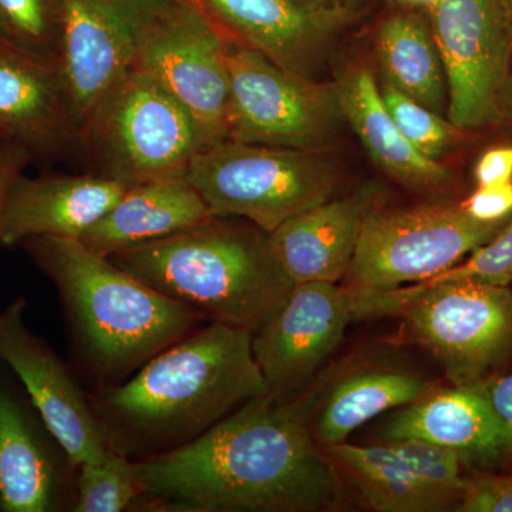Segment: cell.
<instances>
[{
	"mask_svg": "<svg viewBox=\"0 0 512 512\" xmlns=\"http://www.w3.org/2000/svg\"><path fill=\"white\" fill-rule=\"evenodd\" d=\"M134 470L138 507L154 511L318 512L340 495L301 407L269 392Z\"/></svg>",
	"mask_w": 512,
	"mask_h": 512,
	"instance_id": "1",
	"label": "cell"
},
{
	"mask_svg": "<svg viewBox=\"0 0 512 512\" xmlns=\"http://www.w3.org/2000/svg\"><path fill=\"white\" fill-rule=\"evenodd\" d=\"M252 338L249 329L212 322L90 397L109 446L134 461L164 453L268 393Z\"/></svg>",
	"mask_w": 512,
	"mask_h": 512,
	"instance_id": "2",
	"label": "cell"
},
{
	"mask_svg": "<svg viewBox=\"0 0 512 512\" xmlns=\"http://www.w3.org/2000/svg\"><path fill=\"white\" fill-rule=\"evenodd\" d=\"M56 285L80 353L114 383L200 328V312L151 288L79 239L23 242Z\"/></svg>",
	"mask_w": 512,
	"mask_h": 512,
	"instance_id": "3",
	"label": "cell"
},
{
	"mask_svg": "<svg viewBox=\"0 0 512 512\" xmlns=\"http://www.w3.org/2000/svg\"><path fill=\"white\" fill-rule=\"evenodd\" d=\"M109 259L205 319L254 333L284 305L295 286L276 258L271 235L251 222L238 224L228 218H212Z\"/></svg>",
	"mask_w": 512,
	"mask_h": 512,
	"instance_id": "4",
	"label": "cell"
},
{
	"mask_svg": "<svg viewBox=\"0 0 512 512\" xmlns=\"http://www.w3.org/2000/svg\"><path fill=\"white\" fill-rule=\"evenodd\" d=\"M185 177L215 218H242L272 234L330 200L338 175L315 151L225 140L195 154Z\"/></svg>",
	"mask_w": 512,
	"mask_h": 512,
	"instance_id": "5",
	"label": "cell"
},
{
	"mask_svg": "<svg viewBox=\"0 0 512 512\" xmlns=\"http://www.w3.org/2000/svg\"><path fill=\"white\" fill-rule=\"evenodd\" d=\"M362 311L400 313L410 338L439 360L454 386L483 382L512 349L508 286L446 282L363 292Z\"/></svg>",
	"mask_w": 512,
	"mask_h": 512,
	"instance_id": "6",
	"label": "cell"
},
{
	"mask_svg": "<svg viewBox=\"0 0 512 512\" xmlns=\"http://www.w3.org/2000/svg\"><path fill=\"white\" fill-rule=\"evenodd\" d=\"M205 146L191 114L137 69L103 101L80 140L96 173L128 185L185 175Z\"/></svg>",
	"mask_w": 512,
	"mask_h": 512,
	"instance_id": "7",
	"label": "cell"
},
{
	"mask_svg": "<svg viewBox=\"0 0 512 512\" xmlns=\"http://www.w3.org/2000/svg\"><path fill=\"white\" fill-rule=\"evenodd\" d=\"M507 221L474 220L463 208L423 205L367 214L348 274L355 291L386 292L453 268L495 237Z\"/></svg>",
	"mask_w": 512,
	"mask_h": 512,
	"instance_id": "8",
	"label": "cell"
},
{
	"mask_svg": "<svg viewBox=\"0 0 512 512\" xmlns=\"http://www.w3.org/2000/svg\"><path fill=\"white\" fill-rule=\"evenodd\" d=\"M227 46L228 40L201 3L164 0L148 23L134 66L191 114L207 144L229 136Z\"/></svg>",
	"mask_w": 512,
	"mask_h": 512,
	"instance_id": "9",
	"label": "cell"
},
{
	"mask_svg": "<svg viewBox=\"0 0 512 512\" xmlns=\"http://www.w3.org/2000/svg\"><path fill=\"white\" fill-rule=\"evenodd\" d=\"M229 136L242 143L319 153L338 130V89L282 69L242 43L228 42Z\"/></svg>",
	"mask_w": 512,
	"mask_h": 512,
	"instance_id": "10",
	"label": "cell"
},
{
	"mask_svg": "<svg viewBox=\"0 0 512 512\" xmlns=\"http://www.w3.org/2000/svg\"><path fill=\"white\" fill-rule=\"evenodd\" d=\"M164 0H60L59 69L77 137L133 72L148 23Z\"/></svg>",
	"mask_w": 512,
	"mask_h": 512,
	"instance_id": "11",
	"label": "cell"
},
{
	"mask_svg": "<svg viewBox=\"0 0 512 512\" xmlns=\"http://www.w3.org/2000/svg\"><path fill=\"white\" fill-rule=\"evenodd\" d=\"M456 128L494 123L508 76L512 25L505 0H439L429 6Z\"/></svg>",
	"mask_w": 512,
	"mask_h": 512,
	"instance_id": "12",
	"label": "cell"
},
{
	"mask_svg": "<svg viewBox=\"0 0 512 512\" xmlns=\"http://www.w3.org/2000/svg\"><path fill=\"white\" fill-rule=\"evenodd\" d=\"M359 316L353 289L335 282L296 284L284 305L254 333L252 350L269 393L288 397L342 342Z\"/></svg>",
	"mask_w": 512,
	"mask_h": 512,
	"instance_id": "13",
	"label": "cell"
},
{
	"mask_svg": "<svg viewBox=\"0 0 512 512\" xmlns=\"http://www.w3.org/2000/svg\"><path fill=\"white\" fill-rule=\"evenodd\" d=\"M22 298L0 311V359L19 377L30 403L74 466L94 463L109 451L90 396L43 340L25 323Z\"/></svg>",
	"mask_w": 512,
	"mask_h": 512,
	"instance_id": "14",
	"label": "cell"
},
{
	"mask_svg": "<svg viewBox=\"0 0 512 512\" xmlns=\"http://www.w3.org/2000/svg\"><path fill=\"white\" fill-rule=\"evenodd\" d=\"M76 470L43 420L0 384V510H72Z\"/></svg>",
	"mask_w": 512,
	"mask_h": 512,
	"instance_id": "15",
	"label": "cell"
},
{
	"mask_svg": "<svg viewBox=\"0 0 512 512\" xmlns=\"http://www.w3.org/2000/svg\"><path fill=\"white\" fill-rule=\"evenodd\" d=\"M130 185L100 173L82 175L20 174L3 208L0 244L30 238L80 239L114 207Z\"/></svg>",
	"mask_w": 512,
	"mask_h": 512,
	"instance_id": "16",
	"label": "cell"
},
{
	"mask_svg": "<svg viewBox=\"0 0 512 512\" xmlns=\"http://www.w3.org/2000/svg\"><path fill=\"white\" fill-rule=\"evenodd\" d=\"M0 138L42 160L80 148L59 69L15 45L0 46Z\"/></svg>",
	"mask_w": 512,
	"mask_h": 512,
	"instance_id": "17",
	"label": "cell"
},
{
	"mask_svg": "<svg viewBox=\"0 0 512 512\" xmlns=\"http://www.w3.org/2000/svg\"><path fill=\"white\" fill-rule=\"evenodd\" d=\"M237 42L288 72L311 77L346 10L316 12L295 0H198Z\"/></svg>",
	"mask_w": 512,
	"mask_h": 512,
	"instance_id": "18",
	"label": "cell"
},
{
	"mask_svg": "<svg viewBox=\"0 0 512 512\" xmlns=\"http://www.w3.org/2000/svg\"><path fill=\"white\" fill-rule=\"evenodd\" d=\"M372 195L357 192L295 215L271 235L279 264L293 284L338 282L355 258Z\"/></svg>",
	"mask_w": 512,
	"mask_h": 512,
	"instance_id": "19",
	"label": "cell"
},
{
	"mask_svg": "<svg viewBox=\"0 0 512 512\" xmlns=\"http://www.w3.org/2000/svg\"><path fill=\"white\" fill-rule=\"evenodd\" d=\"M210 208L185 175L130 185L82 238L94 254L109 256L207 224Z\"/></svg>",
	"mask_w": 512,
	"mask_h": 512,
	"instance_id": "20",
	"label": "cell"
},
{
	"mask_svg": "<svg viewBox=\"0 0 512 512\" xmlns=\"http://www.w3.org/2000/svg\"><path fill=\"white\" fill-rule=\"evenodd\" d=\"M485 380L430 390L394 414L384 429V439L429 441L457 451L464 463L500 460L504 456L503 434L488 403Z\"/></svg>",
	"mask_w": 512,
	"mask_h": 512,
	"instance_id": "21",
	"label": "cell"
},
{
	"mask_svg": "<svg viewBox=\"0 0 512 512\" xmlns=\"http://www.w3.org/2000/svg\"><path fill=\"white\" fill-rule=\"evenodd\" d=\"M336 89L343 119L386 173L421 188H434L447 180L446 168L424 156L403 136L366 67L350 70Z\"/></svg>",
	"mask_w": 512,
	"mask_h": 512,
	"instance_id": "22",
	"label": "cell"
},
{
	"mask_svg": "<svg viewBox=\"0 0 512 512\" xmlns=\"http://www.w3.org/2000/svg\"><path fill=\"white\" fill-rule=\"evenodd\" d=\"M430 390L433 389L426 380L404 370L357 372L330 390L313 424V436L323 446L342 443L367 421L416 402Z\"/></svg>",
	"mask_w": 512,
	"mask_h": 512,
	"instance_id": "23",
	"label": "cell"
},
{
	"mask_svg": "<svg viewBox=\"0 0 512 512\" xmlns=\"http://www.w3.org/2000/svg\"><path fill=\"white\" fill-rule=\"evenodd\" d=\"M377 55L386 83L436 113L447 110L443 60L423 20L404 13L384 20L377 35Z\"/></svg>",
	"mask_w": 512,
	"mask_h": 512,
	"instance_id": "24",
	"label": "cell"
},
{
	"mask_svg": "<svg viewBox=\"0 0 512 512\" xmlns=\"http://www.w3.org/2000/svg\"><path fill=\"white\" fill-rule=\"evenodd\" d=\"M326 448L372 510L436 512L450 507L424 487L386 443L356 446L342 441Z\"/></svg>",
	"mask_w": 512,
	"mask_h": 512,
	"instance_id": "25",
	"label": "cell"
},
{
	"mask_svg": "<svg viewBox=\"0 0 512 512\" xmlns=\"http://www.w3.org/2000/svg\"><path fill=\"white\" fill-rule=\"evenodd\" d=\"M134 460L110 447L100 460L80 464L74 478L76 512H119L138 507Z\"/></svg>",
	"mask_w": 512,
	"mask_h": 512,
	"instance_id": "26",
	"label": "cell"
},
{
	"mask_svg": "<svg viewBox=\"0 0 512 512\" xmlns=\"http://www.w3.org/2000/svg\"><path fill=\"white\" fill-rule=\"evenodd\" d=\"M0 18L19 49L57 67L60 0H0Z\"/></svg>",
	"mask_w": 512,
	"mask_h": 512,
	"instance_id": "27",
	"label": "cell"
},
{
	"mask_svg": "<svg viewBox=\"0 0 512 512\" xmlns=\"http://www.w3.org/2000/svg\"><path fill=\"white\" fill-rule=\"evenodd\" d=\"M386 444L424 487L457 507L466 485L461 477L464 460L457 451L419 439L386 440Z\"/></svg>",
	"mask_w": 512,
	"mask_h": 512,
	"instance_id": "28",
	"label": "cell"
},
{
	"mask_svg": "<svg viewBox=\"0 0 512 512\" xmlns=\"http://www.w3.org/2000/svg\"><path fill=\"white\" fill-rule=\"evenodd\" d=\"M380 94L394 123L420 153L433 160L443 156L456 130L450 120H444L441 114L421 106L392 84L384 82Z\"/></svg>",
	"mask_w": 512,
	"mask_h": 512,
	"instance_id": "29",
	"label": "cell"
},
{
	"mask_svg": "<svg viewBox=\"0 0 512 512\" xmlns=\"http://www.w3.org/2000/svg\"><path fill=\"white\" fill-rule=\"evenodd\" d=\"M446 282H476L491 286H508L512 282V220L490 241L485 242L470 258L460 265H454L443 274L433 276L414 286L446 284Z\"/></svg>",
	"mask_w": 512,
	"mask_h": 512,
	"instance_id": "30",
	"label": "cell"
},
{
	"mask_svg": "<svg viewBox=\"0 0 512 512\" xmlns=\"http://www.w3.org/2000/svg\"><path fill=\"white\" fill-rule=\"evenodd\" d=\"M460 512H512L511 476H484L466 480L457 504Z\"/></svg>",
	"mask_w": 512,
	"mask_h": 512,
	"instance_id": "31",
	"label": "cell"
},
{
	"mask_svg": "<svg viewBox=\"0 0 512 512\" xmlns=\"http://www.w3.org/2000/svg\"><path fill=\"white\" fill-rule=\"evenodd\" d=\"M461 208L474 220L483 222L507 221L512 215V181L478 187Z\"/></svg>",
	"mask_w": 512,
	"mask_h": 512,
	"instance_id": "32",
	"label": "cell"
},
{
	"mask_svg": "<svg viewBox=\"0 0 512 512\" xmlns=\"http://www.w3.org/2000/svg\"><path fill=\"white\" fill-rule=\"evenodd\" d=\"M485 394L503 434L504 456H512V373L485 380Z\"/></svg>",
	"mask_w": 512,
	"mask_h": 512,
	"instance_id": "33",
	"label": "cell"
},
{
	"mask_svg": "<svg viewBox=\"0 0 512 512\" xmlns=\"http://www.w3.org/2000/svg\"><path fill=\"white\" fill-rule=\"evenodd\" d=\"M35 160L25 147L9 140H0V229H2L3 208L13 181Z\"/></svg>",
	"mask_w": 512,
	"mask_h": 512,
	"instance_id": "34",
	"label": "cell"
},
{
	"mask_svg": "<svg viewBox=\"0 0 512 512\" xmlns=\"http://www.w3.org/2000/svg\"><path fill=\"white\" fill-rule=\"evenodd\" d=\"M478 187L512 181V147H495L481 156L476 165Z\"/></svg>",
	"mask_w": 512,
	"mask_h": 512,
	"instance_id": "35",
	"label": "cell"
},
{
	"mask_svg": "<svg viewBox=\"0 0 512 512\" xmlns=\"http://www.w3.org/2000/svg\"><path fill=\"white\" fill-rule=\"evenodd\" d=\"M295 2L306 9L328 12V10H346V5L350 0H295Z\"/></svg>",
	"mask_w": 512,
	"mask_h": 512,
	"instance_id": "36",
	"label": "cell"
},
{
	"mask_svg": "<svg viewBox=\"0 0 512 512\" xmlns=\"http://www.w3.org/2000/svg\"><path fill=\"white\" fill-rule=\"evenodd\" d=\"M2 45H15V43L10 39L8 30H6L5 25H3L2 18H0V46Z\"/></svg>",
	"mask_w": 512,
	"mask_h": 512,
	"instance_id": "37",
	"label": "cell"
},
{
	"mask_svg": "<svg viewBox=\"0 0 512 512\" xmlns=\"http://www.w3.org/2000/svg\"><path fill=\"white\" fill-rule=\"evenodd\" d=\"M410 2L423 3V5L431 6L439 2V0H410Z\"/></svg>",
	"mask_w": 512,
	"mask_h": 512,
	"instance_id": "38",
	"label": "cell"
},
{
	"mask_svg": "<svg viewBox=\"0 0 512 512\" xmlns=\"http://www.w3.org/2000/svg\"><path fill=\"white\" fill-rule=\"evenodd\" d=\"M505 5H507L508 15H510L512 25V0H505Z\"/></svg>",
	"mask_w": 512,
	"mask_h": 512,
	"instance_id": "39",
	"label": "cell"
},
{
	"mask_svg": "<svg viewBox=\"0 0 512 512\" xmlns=\"http://www.w3.org/2000/svg\"><path fill=\"white\" fill-rule=\"evenodd\" d=\"M510 97H511V101H512V79H511V83H510Z\"/></svg>",
	"mask_w": 512,
	"mask_h": 512,
	"instance_id": "40",
	"label": "cell"
},
{
	"mask_svg": "<svg viewBox=\"0 0 512 512\" xmlns=\"http://www.w3.org/2000/svg\"><path fill=\"white\" fill-rule=\"evenodd\" d=\"M0 140H2V138H0Z\"/></svg>",
	"mask_w": 512,
	"mask_h": 512,
	"instance_id": "41",
	"label": "cell"
}]
</instances>
